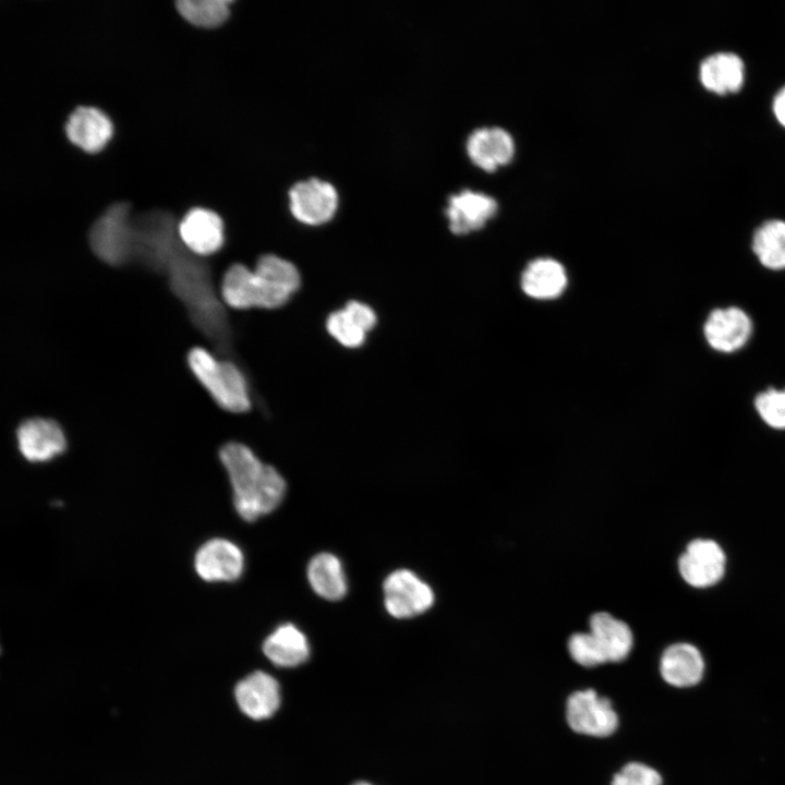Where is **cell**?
<instances>
[{
  "instance_id": "1",
  "label": "cell",
  "mask_w": 785,
  "mask_h": 785,
  "mask_svg": "<svg viewBox=\"0 0 785 785\" xmlns=\"http://www.w3.org/2000/svg\"><path fill=\"white\" fill-rule=\"evenodd\" d=\"M301 277L290 261L274 254L258 258L255 268L231 265L221 281L224 302L237 310H275L286 305L299 290Z\"/></svg>"
},
{
  "instance_id": "2",
  "label": "cell",
  "mask_w": 785,
  "mask_h": 785,
  "mask_svg": "<svg viewBox=\"0 0 785 785\" xmlns=\"http://www.w3.org/2000/svg\"><path fill=\"white\" fill-rule=\"evenodd\" d=\"M220 461L227 471L233 504L239 516L254 521L275 510L286 494V482L244 444L231 442L220 448Z\"/></svg>"
},
{
  "instance_id": "3",
  "label": "cell",
  "mask_w": 785,
  "mask_h": 785,
  "mask_svg": "<svg viewBox=\"0 0 785 785\" xmlns=\"http://www.w3.org/2000/svg\"><path fill=\"white\" fill-rule=\"evenodd\" d=\"M189 366L224 410L242 413L251 409L246 378L231 361L216 359L204 348H193L188 354Z\"/></svg>"
},
{
  "instance_id": "4",
  "label": "cell",
  "mask_w": 785,
  "mask_h": 785,
  "mask_svg": "<svg viewBox=\"0 0 785 785\" xmlns=\"http://www.w3.org/2000/svg\"><path fill=\"white\" fill-rule=\"evenodd\" d=\"M89 241L94 252L105 262L120 264L134 252V225L125 203H117L94 224Z\"/></svg>"
},
{
  "instance_id": "5",
  "label": "cell",
  "mask_w": 785,
  "mask_h": 785,
  "mask_svg": "<svg viewBox=\"0 0 785 785\" xmlns=\"http://www.w3.org/2000/svg\"><path fill=\"white\" fill-rule=\"evenodd\" d=\"M386 611L395 618H411L427 609L434 603L432 588L409 569L389 573L383 584Z\"/></svg>"
},
{
  "instance_id": "6",
  "label": "cell",
  "mask_w": 785,
  "mask_h": 785,
  "mask_svg": "<svg viewBox=\"0 0 785 785\" xmlns=\"http://www.w3.org/2000/svg\"><path fill=\"white\" fill-rule=\"evenodd\" d=\"M566 717L572 730L594 737L609 736L618 725L611 701L592 689L576 691L568 698Z\"/></svg>"
},
{
  "instance_id": "7",
  "label": "cell",
  "mask_w": 785,
  "mask_h": 785,
  "mask_svg": "<svg viewBox=\"0 0 785 785\" xmlns=\"http://www.w3.org/2000/svg\"><path fill=\"white\" fill-rule=\"evenodd\" d=\"M725 568L724 550L710 539L692 540L678 559L681 578L697 589H705L720 582Z\"/></svg>"
},
{
  "instance_id": "8",
  "label": "cell",
  "mask_w": 785,
  "mask_h": 785,
  "mask_svg": "<svg viewBox=\"0 0 785 785\" xmlns=\"http://www.w3.org/2000/svg\"><path fill=\"white\" fill-rule=\"evenodd\" d=\"M290 210L302 224L318 226L329 221L338 206L335 188L319 179H309L295 183L290 192Z\"/></svg>"
},
{
  "instance_id": "9",
  "label": "cell",
  "mask_w": 785,
  "mask_h": 785,
  "mask_svg": "<svg viewBox=\"0 0 785 785\" xmlns=\"http://www.w3.org/2000/svg\"><path fill=\"white\" fill-rule=\"evenodd\" d=\"M197 576L207 582H231L244 570V555L233 542L215 538L206 541L194 556Z\"/></svg>"
},
{
  "instance_id": "10",
  "label": "cell",
  "mask_w": 785,
  "mask_h": 785,
  "mask_svg": "<svg viewBox=\"0 0 785 785\" xmlns=\"http://www.w3.org/2000/svg\"><path fill=\"white\" fill-rule=\"evenodd\" d=\"M752 322L748 314L737 307L713 310L703 325V335L715 351L732 353L741 349L750 339Z\"/></svg>"
},
{
  "instance_id": "11",
  "label": "cell",
  "mask_w": 785,
  "mask_h": 785,
  "mask_svg": "<svg viewBox=\"0 0 785 785\" xmlns=\"http://www.w3.org/2000/svg\"><path fill=\"white\" fill-rule=\"evenodd\" d=\"M16 438L20 452L31 462L49 461L67 447L62 428L50 419L25 420L17 428Z\"/></svg>"
},
{
  "instance_id": "12",
  "label": "cell",
  "mask_w": 785,
  "mask_h": 785,
  "mask_svg": "<svg viewBox=\"0 0 785 785\" xmlns=\"http://www.w3.org/2000/svg\"><path fill=\"white\" fill-rule=\"evenodd\" d=\"M240 710L259 721L273 716L280 705V686L275 677L256 671L241 679L234 689Z\"/></svg>"
},
{
  "instance_id": "13",
  "label": "cell",
  "mask_w": 785,
  "mask_h": 785,
  "mask_svg": "<svg viewBox=\"0 0 785 785\" xmlns=\"http://www.w3.org/2000/svg\"><path fill=\"white\" fill-rule=\"evenodd\" d=\"M181 244L197 255L217 252L224 244V222L209 209L193 208L185 214L177 227Z\"/></svg>"
},
{
  "instance_id": "14",
  "label": "cell",
  "mask_w": 785,
  "mask_h": 785,
  "mask_svg": "<svg viewBox=\"0 0 785 785\" xmlns=\"http://www.w3.org/2000/svg\"><path fill=\"white\" fill-rule=\"evenodd\" d=\"M376 323V313L369 304L351 300L328 315L326 330L341 346L357 349L365 342Z\"/></svg>"
},
{
  "instance_id": "15",
  "label": "cell",
  "mask_w": 785,
  "mask_h": 785,
  "mask_svg": "<svg viewBox=\"0 0 785 785\" xmlns=\"http://www.w3.org/2000/svg\"><path fill=\"white\" fill-rule=\"evenodd\" d=\"M497 212L496 200L480 191L462 190L448 198L446 216L456 234L480 229Z\"/></svg>"
},
{
  "instance_id": "16",
  "label": "cell",
  "mask_w": 785,
  "mask_h": 785,
  "mask_svg": "<svg viewBox=\"0 0 785 785\" xmlns=\"http://www.w3.org/2000/svg\"><path fill=\"white\" fill-rule=\"evenodd\" d=\"M470 159L486 171H493L511 160L515 142L511 134L500 126H482L473 130L467 138Z\"/></svg>"
},
{
  "instance_id": "17",
  "label": "cell",
  "mask_w": 785,
  "mask_h": 785,
  "mask_svg": "<svg viewBox=\"0 0 785 785\" xmlns=\"http://www.w3.org/2000/svg\"><path fill=\"white\" fill-rule=\"evenodd\" d=\"M112 131L110 119L94 107L76 108L65 125L69 140L87 153H96L104 148Z\"/></svg>"
},
{
  "instance_id": "18",
  "label": "cell",
  "mask_w": 785,
  "mask_h": 785,
  "mask_svg": "<svg viewBox=\"0 0 785 785\" xmlns=\"http://www.w3.org/2000/svg\"><path fill=\"white\" fill-rule=\"evenodd\" d=\"M660 672L671 686L685 688L697 685L704 673V660L690 643H675L662 654Z\"/></svg>"
},
{
  "instance_id": "19",
  "label": "cell",
  "mask_w": 785,
  "mask_h": 785,
  "mask_svg": "<svg viewBox=\"0 0 785 785\" xmlns=\"http://www.w3.org/2000/svg\"><path fill=\"white\" fill-rule=\"evenodd\" d=\"M263 652L279 667H295L310 656L306 636L290 623L278 626L264 641Z\"/></svg>"
},
{
  "instance_id": "20",
  "label": "cell",
  "mask_w": 785,
  "mask_h": 785,
  "mask_svg": "<svg viewBox=\"0 0 785 785\" xmlns=\"http://www.w3.org/2000/svg\"><path fill=\"white\" fill-rule=\"evenodd\" d=\"M742 60L733 52H718L708 57L700 65L703 86L718 95L738 92L744 82Z\"/></svg>"
},
{
  "instance_id": "21",
  "label": "cell",
  "mask_w": 785,
  "mask_h": 785,
  "mask_svg": "<svg viewBox=\"0 0 785 785\" xmlns=\"http://www.w3.org/2000/svg\"><path fill=\"white\" fill-rule=\"evenodd\" d=\"M566 285L565 268L552 258L532 261L521 277V288L524 293L540 300L558 297L565 290Z\"/></svg>"
},
{
  "instance_id": "22",
  "label": "cell",
  "mask_w": 785,
  "mask_h": 785,
  "mask_svg": "<svg viewBox=\"0 0 785 785\" xmlns=\"http://www.w3.org/2000/svg\"><path fill=\"white\" fill-rule=\"evenodd\" d=\"M590 632L600 643L607 662L624 661L631 651L633 638L629 626L608 613H595L590 619Z\"/></svg>"
},
{
  "instance_id": "23",
  "label": "cell",
  "mask_w": 785,
  "mask_h": 785,
  "mask_svg": "<svg viewBox=\"0 0 785 785\" xmlns=\"http://www.w3.org/2000/svg\"><path fill=\"white\" fill-rule=\"evenodd\" d=\"M307 579L315 593L328 601L342 599L348 590L342 564L330 553H319L311 559Z\"/></svg>"
},
{
  "instance_id": "24",
  "label": "cell",
  "mask_w": 785,
  "mask_h": 785,
  "mask_svg": "<svg viewBox=\"0 0 785 785\" xmlns=\"http://www.w3.org/2000/svg\"><path fill=\"white\" fill-rule=\"evenodd\" d=\"M752 251L768 269H785V221L769 220L753 233Z\"/></svg>"
},
{
  "instance_id": "25",
  "label": "cell",
  "mask_w": 785,
  "mask_h": 785,
  "mask_svg": "<svg viewBox=\"0 0 785 785\" xmlns=\"http://www.w3.org/2000/svg\"><path fill=\"white\" fill-rule=\"evenodd\" d=\"M179 13L190 23L203 26H218L229 15L226 0H181L177 2Z\"/></svg>"
},
{
  "instance_id": "26",
  "label": "cell",
  "mask_w": 785,
  "mask_h": 785,
  "mask_svg": "<svg viewBox=\"0 0 785 785\" xmlns=\"http://www.w3.org/2000/svg\"><path fill=\"white\" fill-rule=\"evenodd\" d=\"M753 403L765 424L776 430H785V388L761 391Z\"/></svg>"
},
{
  "instance_id": "27",
  "label": "cell",
  "mask_w": 785,
  "mask_h": 785,
  "mask_svg": "<svg viewBox=\"0 0 785 785\" xmlns=\"http://www.w3.org/2000/svg\"><path fill=\"white\" fill-rule=\"evenodd\" d=\"M568 651L578 664L585 667L607 662L600 643L590 631L573 633L568 640Z\"/></svg>"
},
{
  "instance_id": "28",
  "label": "cell",
  "mask_w": 785,
  "mask_h": 785,
  "mask_svg": "<svg viewBox=\"0 0 785 785\" xmlns=\"http://www.w3.org/2000/svg\"><path fill=\"white\" fill-rule=\"evenodd\" d=\"M612 785H662V777L643 763L630 762L614 775Z\"/></svg>"
},
{
  "instance_id": "29",
  "label": "cell",
  "mask_w": 785,
  "mask_h": 785,
  "mask_svg": "<svg viewBox=\"0 0 785 785\" xmlns=\"http://www.w3.org/2000/svg\"><path fill=\"white\" fill-rule=\"evenodd\" d=\"M773 111L777 121L785 126V86L776 94L774 98Z\"/></svg>"
},
{
  "instance_id": "30",
  "label": "cell",
  "mask_w": 785,
  "mask_h": 785,
  "mask_svg": "<svg viewBox=\"0 0 785 785\" xmlns=\"http://www.w3.org/2000/svg\"><path fill=\"white\" fill-rule=\"evenodd\" d=\"M352 785H372V784L364 782V781H359V782L353 783Z\"/></svg>"
}]
</instances>
